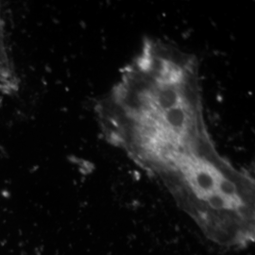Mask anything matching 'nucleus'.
I'll return each mask as SVG.
<instances>
[{"label":"nucleus","mask_w":255,"mask_h":255,"mask_svg":"<svg viewBox=\"0 0 255 255\" xmlns=\"http://www.w3.org/2000/svg\"><path fill=\"white\" fill-rule=\"evenodd\" d=\"M107 140L159 177L179 203L213 191L233 172L203 115L195 57L146 40L98 109Z\"/></svg>","instance_id":"nucleus-1"},{"label":"nucleus","mask_w":255,"mask_h":255,"mask_svg":"<svg viewBox=\"0 0 255 255\" xmlns=\"http://www.w3.org/2000/svg\"><path fill=\"white\" fill-rule=\"evenodd\" d=\"M17 78L4 41V30L0 16V89L6 93L17 89Z\"/></svg>","instance_id":"nucleus-2"}]
</instances>
